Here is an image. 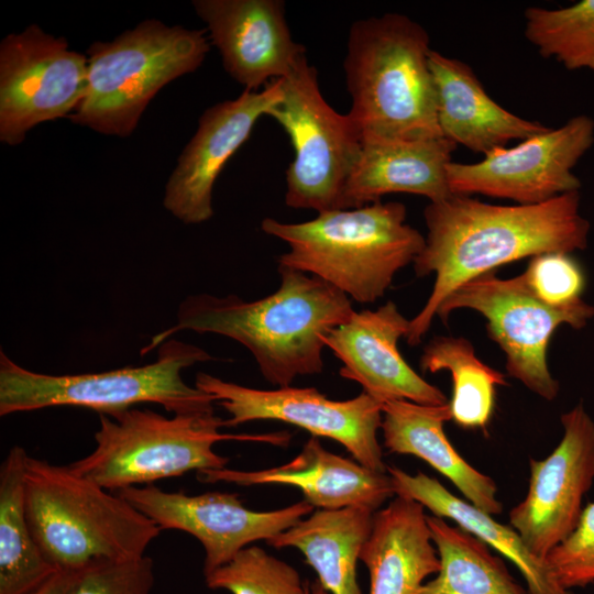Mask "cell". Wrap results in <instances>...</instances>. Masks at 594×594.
Masks as SVG:
<instances>
[{"mask_svg":"<svg viewBox=\"0 0 594 594\" xmlns=\"http://www.w3.org/2000/svg\"><path fill=\"white\" fill-rule=\"evenodd\" d=\"M117 494L161 529L195 537L205 550L204 574L226 564L252 542L266 541L289 529L315 509L302 499L280 509L257 512L246 508L235 493L190 496L154 484L128 487Z\"/></svg>","mask_w":594,"mask_h":594,"instance_id":"cell-14","label":"cell"},{"mask_svg":"<svg viewBox=\"0 0 594 594\" xmlns=\"http://www.w3.org/2000/svg\"><path fill=\"white\" fill-rule=\"evenodd\" d=\"M422 372L448 371L452 378L449 400L452 420L464 429H484L494 413L496 386L505 375L482 362L462 337H435L420 355Z\"/></svg>","mask_w":594,"mask_h":594,"instance_id":"cell-28","label":"cell"},{"mask_svg":"<svg viewBox=\"0 0 594 594\" xmlns=\"http://www.w3.org/2000/svg\"><path fill=\"white\" fill-rule=\"evenodd\" d=\"M202 483L238 485L282 484L298 487L304 499L318 509L362 507L378 510L395 496L388 473L373 471L359 462L332 453L317 437L306 441L301 451L289 462L258 471L229 468L197 472Z\"/></svg>","mask_w":594,"mask_h":594,"instance_id":"cell-19","label":"cell"},{"mask_svg":"<svg viewBox=\"0 0 594 594\" xmlns=\"http://www.w3.org/2000/svg\"><path fill=\"white\" fill-rule=\"evenodd\" d=\"M521 275L531 292L548 305L565 307L582 299L585 275L571 254L534 256Z\"/></svg>","mask_w":594,"mask_h":594,"instance_id":"cell-32","label":"cell"},{"mask_svg":"<svg viewBox=\"0 0 594 594\" xmlns=\"http://www.w3.org/2000/svg\"><path fill=\"white\" fill-rule=\"evenodd\" d=\"M307 58L282 79V97L266 112L287 133L294 158L285 173V204L318 213L343 209L346 183L362 148L349 114L323 98Z\"/></svg>","mask_w":594,"mask_h":594,"instance_id":"cell-9","label":"cell"},{"mask_svg":"<svg viewBox=\"0 0 594 594\" xmlns=\"http://www.w3.org/2000/svg\"><path fill=\"white\" fill-rule=\"evenodd\" d=\"M29 455L12 447L0 468V594H29L57 570L35 542L25 510Z\"/></svg>","mask_w":594,"mask_h":594,"instance_id":"cell-26","label":"cell"},{"mask_svg":"<svg viewBox=\"0 0 594 594\" xmlns=\"http://www.w3.org/2000/svg\"><path fill=\"white\" fill-rule=\"evenodd\" d=\"M427 522L440 569L417 594H529L481 539L435 515Z\"/></svg>","mask_w":594,"mask_h":594,"instance_id":"cell-27","label":"cell"},{"mask_svg":"<svg viewBox=\"0 0 594 594\" xmlns=\"http://www.w3.org/2000/svg\"><path fill=\"white\" fill-rule=\"evenodd\" d=\"M211 359L201 348L170 338L151 364L47 375L20 366L0 350V416L55 406L111 416L143 403L158 404L174 415L215 413V398L182 377L184 369Z\"/></svg>","mask_w":594,"mask_h":594,"instance_id":"cell-8","label":"cell"},{"mask_svg":"<svg viewBox=\"0 0 594 594\" xmlns=\"http://www.w3.org/2000/svg\"><path fill=\"white\" fill-rule=\"evenodd\" d=\"M224 70L244 90L288 77L306 57L293 40L282 0H194Z\"/></svg>","mask_w":594,"mask_h":594,"instance_id":"cell-17","label":"cell"},{"mask_svg":"<svg viewBox=\"0 0 594 594\" xmlns=\"http://www.w3.org/2000/svg\"><path fill=\"white\" fill-rule=\"evenodd\" d=\"M360 561L370 573V594H417L440 569L425 507L396 496L376 510Z\"/></svg>","mask_w":594,"mask_h":594,"instance_id":"cell-22","label":"cell"},{"mask_svg":"<svg viewBox=\"0 0 594 594\" xmlns=\"http://www.w3.org/2000/svg\"><path fill=\"white\" fill-rule=\"evenodd\" d=\"M437 119L441 135L484 155L513 140H526L549 128L524 119L495 102L464 62L431 50Z\"/></svg>","mask_w":594,"mask_h":594,"instance_id":"cell-20","label":"cell"},{"mask_svg":"<svg viewBox=\"0 0 594 594\" xmlns=\"http://www.w3.org/2000/svg\"><path fill=\"white\" fill-rule=\"evenodd\" d=\"M409 326L410 320L396 304L387 301L376 310L354 311L322 340L342 364L339 374L359 383L363 392L378 402L447 404L444 393L422 378L398 350V341L407 337Z\"/></svg>","mask_w":594,"mask_h":594,"instance_id":"cell-18","label":"cell"},{"mask_svg":"<svg viewBox=\"0 0 594 594\" xmlns=\"http://www.w3.org/2000/svg\"><path fill=\"white\" fill-rule=\"evenodd\" d=\"M374 513L362 507L317 509L266 543L278 549H298L328 593L362 594L356 565L371 534Z\"/></svg>","mask_w":594,"mask_h":594,"instance_id":"cell-25","label":"cell"},{"mask_svg":"<svg viewBox=\"0 0 594 594\" xmlns=\"http://www.w3.org/2000/svg\"><path fill=\"white\" fill-rule=\"evenodd\" d=\"M462 308L472 309L486 319L490 338L505 353L508 375L549 402L557 397L560 388L547 362L553 333L562 324L582 329L594 317V307L583 299L554 307L539 299L521 274L498 278L492 272L455 289L437 316L447 321L451 312Z\"/></svg>","mask_w":594,"mask_h":594,"instance_id":"cell-10","label":"cell"},{"mask_svg":"<svg viewBox=\"0 0 594 594\" xmlns=\"http://www.w3.org/2000/svg\"><path fill=\"white\" fill-rule=\"evenodd\" d=\"M544 561L566 590L594 582V502L583 507L574 530L548 553Z\"/></svg>","mask_w":594,"mask_h":594,"instance_id":"cell-33","label":"cell"},{"mask_svg":"<svg viewBox=\"0 0 594 594\" xmlns=\"http://www.w3.org/2000/svg\"><path fill=\"white\" fill-rule=\"evenodd\" d=\"M524 16L525 36L542 57L594 73V0L560 9L529 7Z\"/></svg>","mask_w":594,"mask_h":594,"instance_id":"cell-29","label":"cell"},{"mask_svg":"<svg viewBox=\"0 0 594 594\" xmlns=\"http://www.w3.org/2000/svg\"><path fill=\"white\" fill-rule=\"evenodd\" d=\"M282 94V79H276L204 111L165 185L163 206L168 212L186 224L213 216L212 189L219 174Z\"/></svg>","mask_w":594,"mask_h":594,"instance_id":"cell-16","label":"cell"},{"mask_svg":"<svg viewBox=\"0 0 594 594\" xmlns=\"http://www.w3.org/2000/svg\"><path fill=\"white\" fill-rule=\"evenodd\" d=\"M88 58L30 24L0 43V140L15 146L35 125L68 117L84 97Z\"/></svg>","mask_w":594,"mask_h":594,"instance_id":"cell-12","label":"cell"},{"mask_svg":"<svg viewBox=\"0 0 594 594\" xmlns=\"http://www.w3.org/2000/svg\"><path fill=\"white\" fill-rule=\"evenodd\" d=\"M25 510L35 542L58 571L100 560L145 556L161 528L120 495L73 472L29 457Z\"/></svg>","mask_w":594,"mask_h":594,"instance_id":"cell-5","label":"cell"},{"mask_svg":"<svg viewBox=\"0 0 594 594\" xmlns=\"http://www.w3.org/2000/svg\"><path fill=\"white\" fill-rule=\"evenodd\" d=\"M210 50L206 30L144 20L109 42L87 50V86L69 116L105 135L130 136L154 96L197 70Z\"/></svg>","mask_w":594,"mask_h":594,"instance_id":"cell-7","label":"cell"},{"mask_svg":"<svg viewBox=\"0 0 594 594\" xmlns=\"http://www.w3.org/2000/svg\"><path fill=\"white\" fill-rule=\"evenodd\" d=\"M74 573L75 571L58 570L29 594H65Z\"/></svg>","mask_w":594,"mask_h":594,"instance_id":"cell-34","label":"cell"},{"mask_svg":"<svg viewBox=\"0 0 594 594\" xmlns=\"http://www.w3.org/2000/svg\"><path fill=\"white\" fill-rule=\"evenodd\" d=\"M457 145L441 138L416 141L364 142L343 195V209L406 193L441 201L453 194L448 165Z\"/></svg>","mask_w":594,"mask_h":594,"instance_id":"cell-21","label":"cell"},{"mask_svg":"<svg viewBox=\"0 0 594 594\" xmlns=\"http://www.w3.org/2000/svg\"><path fill=\"white\" fill-rule=\"evenodd\" d=\"M195 386L211 395L230 418L226 427L255 420H277L302 428L312 437L341 443L362 465L386 473L377 431L383 403L362 392L346 400L329 399L315 387L257 389L199 372Z\"/></svg>","mask_w":594,"mask_h":594,"instance_id":"cell-11","label":"cell"},{"mask_svg":"<svg viewBox=\"0 0 594 594\" xmlns=\"http://www.w3.org/2000/svg\"><path fill=\"white\" fill-rule=\"evenodd\" d=\"M382 410L381 429L388 452L422 459L449 479L472 505L490 515L502 513L494 480L468 463L444 433V422L452 419L449 402L432 406L388 400Z\"/></svg>","mask_w":594,"mask_h":594,"instance_id":"cell-23","label":"cell"},{"mask_svg":"<svg viewBox=\"0 0 594 594\" xmlns=\"http://www.w3.org/2000/svg\"><path fill=\"white\" fill-rule=\"evenodd\" d=\"M560 419L559 444L546 459H530L527 495L509 512V525L542 560L576 527L594 482V420L583 402Z\"/></svg>","mask_w":594,"mask_h":594,"instance_id":"cell-15","label":"cell"},{"mask_svg":"<svg viewBox=\"0 0 594 594\" xmlns=\"http://www.w3.org/2000/svg\"><path fill=\"white\" fill-rule=\"evenodd\" d=\"M155 583L153 560H100L75 571L65 594H151Z\"/></svg>","mask_w":594,"mask_h":594,"instance_id":"cell-31","label":"cell"},{"mask_svg":"<svg viewBox=\"0 0 594 594\" xmlns=\"http://www.w3.org/2000/svg\"><path fill=\"white\" fill-rule=\"evenodd\" d=\"M387 473L395 496L414 499L435 516L453 520L513 562L524 576L529 594H574L559 584L547 562L529 551L512 526L499 524L422 472L411 475L397 466H387Z\"/></svg>","mask_w":594,"mask_h":594,"instance_id":"cell-24","label":"cell"},{"mask_svg":"<svg viewBox=\"0 0 594 594\" xmlns=\"http://www.w3.org/2000/svg\"><path fill=\"white\" fill-rule=\"evenodd\" d=\"M310 594H329L317 580L311 584Z\"/></svg>","mask_w":594,"mask_h":594,"instance_id":"cell-35","label":"cell"},{"mask_svg":"<svg viewBox=\"0 0 594 594\" xmlns=\"http://www.w3.org/2000/svg\"><path fill=\"white\" fill-rule=\"evenodd\" d=\"M205 581L211 590L232 594H310L296 569L257 546L245 547Z\"/></svg>","mask_w":594,"mask_h":594,"instance_id":"cell-30","label":"cell"},{"mask_svg":"<svg viewBox=\"0 0 594 594\" xmlns=\"http://www.w3.org/2000/svg\"><path fill=\"white\" fill-rule=\"evenodd\" d=\"M426 29L388 12L352 23L343 63L362 143L441 138Z\"/></svg>","mask_w":594,"mask_h":594,"instance_id":"cell-3","label":"cell"},{"mask_svg":"<svg viewBox=\"0 0 594 594\" xmlns=\"http://www.w3.org/2000/svg\"><path fill=\"white\" fill-rule=\"evenodd\" d=\"M96 448L69 469L116 493L188 471L222 469L229 459L217 454L220 441H253L287 447L290 433H223L224 420L215 413L180 414L168 418L151 409L130 408L99 415Z\"/></svg>","mask_w":594,"mask_h":594,"instance_id":"cell-6","label":"cell"},{"mask_svg":"<svg viewBox=\"0 0 594 594\" xmlns=\"http://www.w3.org/2000/svg\"><path fill=\"white\" fill-rule=\"evenodd\" d=\"M594 142V121L576 116L563 125L534 135L513 147H499L476 163L448 165L453 195L480 194L518 205L544 202L579 191L573 168Z\"/></svg>","mask_w":594,"mask_h":594,"instance_id":"cell-13","label":"cell"},{"mask_svg":"<svg viewBox=\"0 0 594 594\" xmlns=\"http://www.w3.org/2000/svg\"><path fill=\"white\" fill-rule=\"evenodd\" d=\"M406 215L402 202L380 200L320 212L298 223L267 217L261 230L288 245L278 265L317 276L348 297L371 304L425 246V237L406 222Z\"/></svg>","mask_w":594,"mask_h":594,"instance_id":"cell-4","label":"cell"},{"mask_svg":"<svg viewBox=\"0 0 594 594\" xmlns=\"http://www.w3.org/2000/svg\"><path fill=\"white\" fill-rule=\"evenodd\" d=\"M580 200V191H571L535 205H492L462 195L429 202L414 270L418 277L435 274V283L410 320L407 343L421 342L440 306L463 284L521 258L585 250L591 226Z\"/></svg>","mask_w":594,"mask_h":594,"instance_id":"cell-1","label":"cell"},{"mask_svg":"<svg viewBox=\"0 0 594 594\" xmlns=\"http://www.w3.org/2000/svg\"><path fill=\"white\" fill-rule=\"evenodd\" d=\"M279 287L261 299L198 294L178 307L177 321L154 336L141 355L178 331L216 333L245 346L270 384L287 387L323 371V336L354 312L350 298L323 279L278 265Z\"/></svg>","mask_w":594,"mask_h":594,"instance_id":"cell-2","label":"cell"}]
</instances>
